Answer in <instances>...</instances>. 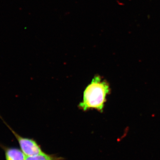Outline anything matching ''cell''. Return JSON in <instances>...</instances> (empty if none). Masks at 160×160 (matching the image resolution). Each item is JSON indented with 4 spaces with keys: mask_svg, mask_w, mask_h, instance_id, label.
Listing matches in <instances>:
<instances>
[{
    "mask_svg": "<svg viewBox=\"0 0 160 160\" xmlns=\"http://www.w3.org/2000/svg\"><path fill=\"white\" fill-rule=\"evenodd\" d=\"M110 92L109 83L100 75H95L84 90L78 108L84 111L95 109L102 112Z\"/></svg>",
    "mask_w": 160,
    "mask_h": 160,
    "instance_id": "6da1fadb",
    "label": "cell"
},
{
    "mask_svg": "<svg viewBox=\"0 0 160 160\" xmlns=\"http://www.w3.org/2000/svg\"><path fill=\"white\" fill-rule=\"evenodd\" d=\"M5 154L6 160H26V157L22 150L15 148H7Z\"/></svg>",
    "mask_w": 160,
    "mask_h": 160,
    "instance_id": "3957f363",
    "label": "cell"
},
{
    "mask_svg": "<svg viewBox=\"0 0 160 160\" xmlns=\"http://www.w3.org/2000/svg\"><path fill=\"white\" fill-rule=\"evenodd\" d=\"M0 118L2 120L3 123H5V125L10 129V131L12 132L14 136L16 138L21 147V150L22 151L26 157L35 156L38 155L43 153L40 146L38 145V143L35 140L32 139L28 138L21 136L14 131L12 128L5 122L1 115H0Z\"/></svg>",
    "mask_w": 160,
    "mask_h": 160,
    "instance_id": "7a4b0ae2",
    "label": "cell"
},
{
    "mask_svg": "<svg viewBox=\"0 0 160 160\" xmlns=\"http://www.w3.org/2000/svg\"><path fill=\"white\" fill-rule=\"evenodd\" d=\"M26 160H57L53 157L43 152L42 154L32 157H26Z\"/></svg>",
    "mask_w": 160,
    "mask_h": 160,
    "instance_id": "277c9868",
    "label": "cell"
}]
</instances>
